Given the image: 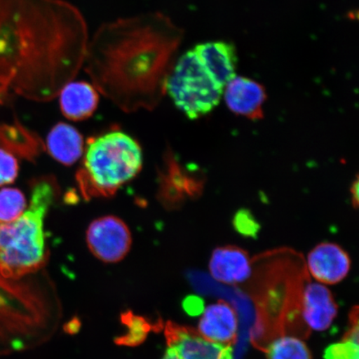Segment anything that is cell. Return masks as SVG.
<instances>
[{
  "label": "cell",
  "instance_id": "2",
  "mask_svg": "<svg viewBox=\"0 0 359 359\" xmlns=\"http://www.w3.org/2000/svg\"><path fill=\"white\" fill-rule=\"evenodd\" d=\"M183 35L161 12L106 22L89 39L84 70L120 109L154 110L165 94Z\"/></svg>",
  "mask_w": 359,
  "mask_h": 359
},
{
  "label": "cell",
  "instance_id": "18",
  "mask_svg": "<svg viewBox=\"0 0 359 359\" xmlns=\"http://www.w3.org/2000/svg\"><path fill=\"white\" fill-rule=\"evenodd\" d=\"M28 206L25 193L18 188L6 187L0 190V223L15 221Z\"/></svg>",
  "mask_w": 359,
  "mask_h": 359
},
{
  "label": "cell",
  "instance_id": "6",
  "mask_svg": "<svg viewBox=\"0 0 359 359\" xmlns=\"http://www.w3.org/2000/svg\"><path fill=\"white\" fill-rule=\"evenodd\" d=\"M87 244L91 253L105 263H118L129 253L132 233L128 224L115 215L94 219L87 230Z\"/></svg>",
  "mask_w": 359,
  "mask_h": 359
},
{
  "label": "cell",
  "instance_id": "24",
  "mask_svg": "<svg viewBox=\"0 0 359 359\" xmlns=\"http://www.w3.org/2000/svg\"><path fill=\"white\" fill-rule=\"evenodd\" d=\"M163 359H182L179 356L177 350L173 347L168 346L167 351H165V355Z\"/></svg>",
  "mask_w": 359,
  "mask_h": 359
},
{
  "label": "cell",
  "instance_id": "10",
  "mask_svg": "<svg viewBox=\"0 0 359 359\" xmlns=\"http://www.w3.org/2000/svg\"><path fill=\"white\" fill-rule=\"evenodd\" d=\"M300 313L309 329L325 331L338 313V305L327 287L308 280L304 285Z\"/></svg>",
  "mask_w": 359,
  "mask_h": 359
},
{
  "label": "cell",
  "instance_id": "5",
  "mask_svg": "<svg viewBox=\"0 0 359 359\" xmlns=\"http://www.w3.org/2000/svg\"><path fill=\"white\" fill-rule=\"evenodd\" d=\"M223 92L224 88L210 77L193 49L175 62L165 85V93L191 120L213 111L222 100Z\"/></svg>",
  "mask_w": 359,
  "mask_h": 359
},
{
  "label": "cell",
  "instance_id": "11",
  "mask_svg": "<svg viewBox=\"0 0 359 359\" xmlns=\"http://www.w3.org/2000/svg\"><path fill=\"white\" fill-rule=\"evenodd\" d=\"M206 72L215 82L224 88L236 76L238 64L235 45L226 41H212L197 44L192 48Z\"/></svg>",
  "mask_w": 359,
  "mask_h": 359
},
{
  "label": "cell",
  "instance_id": "8",
  "mask_svg": "<svg viewBox=\"0 0 359 359\" xmlns=\"http://www.w3.org/2000/svg\"><path fill=\"white\" fill-rule=\"evenodd\" d=\"M222 97L233 114L251 120L263 118L266 92L257 81L236 75L224 87Z\"/></svg>",
  "mask_w": 359,
  "mask_h": 359
},
{
  "label": "cell",
  "instance_id": "20",
  "mask_svg": "<svg viewBox=\"0 0 359 359\" xmlns=\"http://www.w3.org/2000/svg\"><path fill=\"white\" fill-rule=\"evenodd\" d=\"M20 172L19 161L11 151L0 148V187L15 182Z\"/></svg>",
  "mask_w": 359,
  "mask_h": 359
},
{
  "label": "cell",
  "instance_id": "15",
  "mask_svg": "<svg viewBox=\"0 0 359 359\" xmlns=\"http://www.w3.org/2000/svg\"><path fill=\"white\" fill-rule=\"evenodd\" d=\"M46 148L53 159L70 167L83 155V137L73 126L58 123L48 133Z\"/></svg>",
  "mask_w": 359,
  "mask_h": 359
},
{
  "label": "cell",
  "instance_id": "3",
  "mask_svg": "<svg viewBox=\"0 0 359 359\" xmlns=\"http://www.w3.org/2000/svg\"><path fill=\"white\" fill-rule=\"evenodd\" d=\"M58 193L52 176L32 180L25 212L15 221L0 223V276L4 279L19 280L46 266L49 253L44 221Z\"/></svg>",
  "mask_w": 359,
  "mask_h": 359
},
{
  "label": "cell",
  "instance_id": "7",
  "mask_svg": "<svg viewBox=\"0 0 359 359\" xmlns=\"http://www.w3.org/2000/svg\"><path fill=\"white\" fill-rule=\"evenodd\" d=\"M165 336L168 346L176 349L182 359H234L231 345L212 342L189 327L169 321Z\"/></svg>",
  "mask_w": 359,
  "mask_h": 359
},
{
  "label": "cell",
  "instance_id": "19",
  "mask_svg": "<svg viewBox=\"0 0 359 359\" xmlns=\"http://www.w3.org/2000/svg\"><path fill=\"white\" fill-rule=\"evenodd\" d=\"M122 323L127 327L126 334L116 339V343L125 346H137L147 339L151 330V325L144 318L135 316L132 312H126L121 316Z\"/></svg>",
  "mask_w": 359,
  "mask_h": 359
},
{
  "label": "cell",
  "instance_id": "12",
  "mask_svg": "<svg viewBox=\"0 0 359 359\" xmlns=\"http://www.w3.org/2000/svg\"><path fill=\"white\" fill-rule=\"evenodd\" d=\"M210 275L226 285L241 284L252 273L249 254L240 247L228 245L215 249L209 263Z\"/></svg>",
  "mask_w": 359,
  "mask_h": 359
},
{
  "label": "cell",
  "instance_id": "21",
  "mask_svg": "<svg viewBox=\"0 0 359 359\" xmlns=\"http://www.w3.org/2000/svg\"><path fill=\"white\" fill-rule=\"evenodd\" d=\"M234 226L238 232L246 236H254L259 231V224L246 210L238 212L234 219Z\"/></svg>",
  "mask_w": 359,
  "mask_h": 359
},
{
  "label": "cell",
  "instance_id": "16",
  "mask_svg": "<svg viewBox=\"0 0 359 359\" xmlns=\"http://www.w3.org/2000/svg\"><path fill=\"white\" fill-rule=\"evenodd\" d=\"M350 325L341 342L331 344L325 349V359H358V311L356 306L350 313Z\"/></svg>",
  "mask_w": 359,
  "mask_h": 359
},
{
  "label": "cell",
  "instance_id": "17",
  "mask_svg": "<svg viewBox=\"0 0 359 359\" xmlns=\"http://www.w3.org/2000/svg\"><path fill=\"white\" fill-rule=\"evenodd\" d=\"M267 359H312L311 353L302 340L282 335L268 345Z\"/></svg>",
  "mask_w": 359,
  "mask_h": 359
},
{
  "label": "cell",
  "instance_id": "9",
  "mask_svg": "<svg viewBox=\"0 0 359 359\" xmlns=\"http://www.w3.org/2000/svg\"><path fill=\"white\" fill-rule=\"evenodd\" d=\"M307 266L314 279L326 285H335L348 276L351 259L342 247L324 242L309 252Z\"/></svg>",
  "mask_w": 359,
  "mask_h": 359
},
{
  "label": "cell",
  "instance_id": "4",
  "mask_svg": "<svg viewBox=\"0 0 359 359\" xmlns=\"http://www.w3.org/2000/svg\"><path fill=\"white\" fill-rule=\"evenodd\" d=\"M142 151L133 137L112 130L88 139L77 182L86 199L114 196L141 172Z\"/></svg>",
  "mask_w": 359,
  "mask_h": 359
},
{
  "label": "cell",
  "instance_id": "14",
  "mask_svg": "<svg viewBox=\"0 0 359 359\" xmlns=\"http://www.w3.org/2000/svg\"><path fill=\"white\" fill-rule=\"evenodd\" d=\"M58 96L62 115L74 122L91 118L100 103V92L85 81H71Z\"/></svg>",
  "mask_w": 359,
  "mask_h": 359
},
{
  "label": "cell",
  "instance_id": "23",
  "mask_svg": "<svg viewBox=\"0 0 359 359\" xmlns=\"http://www.w3.org/2000/svg\"><path fill=\"white\" fill-rule=\"evenodd\" d=\"M350 193H351V199L352 203L354 208H358V179L356 178L355 181H354L352 184L351 189H350Z\"/></svg>",
  "mask_w": 359,
  "mask_h": 359
},
{
  "label": "cell",
  "instance_id": "13",
  "mask_svg": "<svg viewBox=\"0 0 359 359\" xmlns=\"http://www.w3.org/2000/svg\"><path fill=\"white\" fill-rule=\"evenodd\" d=\"M198 332L212 342L233 346L238 334V318L235 309L224 300L209 305L202 313Z\"/></svg>",
  "mask_w": 359,
  "mask_h": 359
},
{
  "label": "cell",
  "instance_id": "22",
  "mask_svg": "<svg viewBox=\"0 0 359 359\" xmlns=\"http://www.w3.org/2000/svg\"><path fill=\"white\" fill-rule=\"evenodd\" d=\"M183 305L185 311L191 316H198L204 309L203 302L196 296H190V297L187 298Z\"/></svg>",
  "mask_w": 359,
  "mask_h": 359
},
{
  "label": "cell",
  "instance_id": "1",
  "mask_svg": "<svg viewBox=\"0 0 359 359\" xmlns=\"http://www.w3.org/2000/svg\"><path fill=\"white\" fill-rule=\"evenodd\" d=\"M86 20L66 0H0V86L55 100L83 67Z\"/></svg>",
  "mask_w": 359,
  "mask_h": 359
}]
</instances>
